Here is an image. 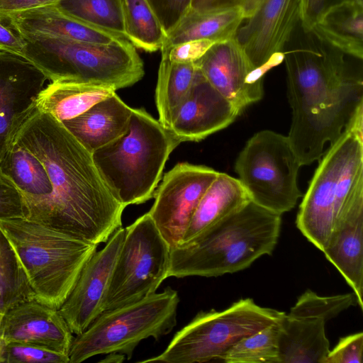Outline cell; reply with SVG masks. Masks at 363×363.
<instances>
[{"label":"cell","mask_w":363,"mask_h":363,"mask_svg":"<svg viewBox=\"0 0 363 363\" xmlns=\"http://www.w3.org/2000/svg\"><path fill=\"white\" fill-rule=\"evenodd\" d=\"M301 166L287 136L264 130L247 142L235 170L252 201L281 215L302 196L297 183Z\"/></svg>","instance_id":"9"},{"label":"cell","mask_w":363,"mask_h":363,"mask_svg":"<svg viewBox=\"0 0 363 363\" xmlns=\"http://www.w3.org/2000/svg\"><path fill=\"white\" fill-rule=\"evenodd\" d=\"M216 43L209 40H193L174 45L161 54L171 62L195 63Z\"/></svg>","instance_id":"38"},{"label":"cell","mask_w":363,"mask_h":363,"mask_svg":"<svg viewBox=\"0 0 363 363\" xmlns=\"http://www.w3.org/2000/svg\"><path fill=\"white\" fill-rule=\"evenodd\" d=\"M127 39L146 52L160 50L166 33L147 0H123Z\"/></svg>","instance_id":"30"},{"label":"cell","mask_w":363,"mask_h":363,"mask_svg":"<svg viewBox=\"0 0 363 363\" xmlns=\"http://www.w3.org/2000/svg\"><path fill=\"white\" fill-rule=\"evenodd\" d=\"M264 0H238L237 5L241 6L245 19L250 17Z\"/></svg>","instance_id":"43"},{"label":"cell","mask_w":363,"mask_h":363,"mask_svg":"<svg viewBox=\"0 0 363 363\" xmlns=\"http://www.w3.org/2000/svg\"><path fill=\"white\" fill-rule=\"evenodd\" d=\"M44 164L52 191L25 218L98 246L122 227L125 208L111 191L91 153L51 115L37 111L18 132Z\"/></svg>","instance_id":"1"},{"label":"cell","mask_w":363,"mask_h":363,"mask_svg":"<svg viewBox=\"0 0 363 363\" xmlns=\"http://www.w3.org/2000/svg\"><path fill=\"white\" fill-rule=\"evenodd\" d=\"M326 320L286 314L278 323L279 363H324L330 351Z\"/></svg>","instance_id":"22"},{"label":"cell","mask_w":363,"mask_h":363,"mask_svg":"<svg viewBox=\"0 0 363 363\" xmlns=\"http://www.w3.org/2000/svg\"><path fill=\"white\" fill-rule=\"evenodd\" d=\"M33 299L34 293L24 269L0 228V317L12 307Z\"/></svg>","instance_id":"29"},{"label":"cell","mask_w":363,"mask_h":363,"mask_svg":"<svg viewBox=\"0 0 363 363\" xmlns=\"http://www.w3.org/2000/svg\"><path fill=\"white\" fill-rule=\"evenodd\" d=\"M238 0H192L191 9L207 11L221 7L237 5Z\"/></svg>","instance_id":"42"},{"label":"cell","mask_w":363,"mask_h":363,"mask_svg":"<svg viewBox=\"0 0 363 363\" xmlns=\"http://www.w3.org/2000/svg\"><path fill=\"white\" fill-rule=\"evenodd\" d=\"M181 143L143 108H133L127 130L91 153L116 199L125 207L153 197L171 152Z\"/></svg>","instance_id":"4"},{"label":"cell","mask_w":363,"mask_h":363,"mask_svg":"<svg viewBox=\"0 0 363 363\" xmlns=\"http://www.w3.org/2000/svg\"><path fill=\"white\" fill-rule=\"evenodd\" d=\"M125 233V228H118L106 245L92 255L60 308V313L73 334L82 333L103 313L104 302Z\"/></svg>","instance_id":"15"},{"label":"cell","mask_w":363,"mask_h":363,"mask_svg":"<svg viewBox=\"0 0 363 363\" xmlns=\"http://www.w3.org/2000/svg\"><path fill=\"white\" fill-rule=\"evenodd\" d=\"M302 0H264L235 40L252 66L264 74L284 60L285 46L301 21Z\"/></svg>","instance_id":"13"},{"label":"cell","mask_w":363,"mask_h":363,"mask_svg":"<svg viewBox=\"0 0 363 363\" xmlns=\"http://www.w3.org/2000/svg\"><path fill=\"white\" fill-rule=\"evenodd\" d=\"M16 218H25L22 194L0 171V219Z\"/></svg>","instance_id":"37"},{"label":"cell","mask_w":363,"mask_h":363,"mask_svg":"<svg viewBox=\"0 0 363 363\" xmlns=\"http://www.w3.org/2000/svg\"><path fill=\"white\" fill-rule=\"evenodd\" d=\"M362 352L363 333L359 332L340 338L324 363H362Z\"/></svg>","instance_id":"36"},{"label":"cell","mask_w":363,"mask_h":363,"mask_svg":"<svg viewBox=\"0 0 363 363\" xmlns=\"http://www.w3.org/2000/svg\"><path fill=\"white\" fill-rule=\"evenodd\" d=\"M35 300L60 309L97 246L25 218L0 219Z\"/></svg>","instance_id":"5"},{"label":"cell","mask_w":363,"mask_h":363,"mask_svg":"<svg viewBox=\"0 0 363 363\" xmlns=\"http://www.w3.org/2000/svg\"><path fill=\"white\" fill-rule=\"evenodd\" d=\"M69 363V355L40 346L0 342V363Z\"/></svg>","instance_id":"34"},{"label":"cell","mask_w":363,"mask_h":363,"mask_svg":"<svg viewBox=\"0 0 363 363\" xmlns=\"http://www.w3.org/2000/svg\"><path fill=\"white\" fill-rule=\"evenodd\" d=\"M59 0H0V14L17 13L56 4Z\"/></svg>","instance_id":"41"},{"label":"cell","mask_w":363,"mask_h":363,"mask_svg":"<svg viewBox=\"0 0 363 363\" xmlns=\"http://www.w3.org/2000/svg\"><path fill=\"white\" fill-rule=\"evenodd\" d=\"M363 140L345 129L320 162L299 206L296 225L301 233L323 251L335 221V201L341 172Z\"/></svg>","instance_id":"11"},{"label":"cell","mask_w":363,"mask_h":363,"mask_svg":"<svg viewBox=\"0 0 363 363\" xmlns=\"http://www.w3.org/2000/svg\"><path fill=\"white\" fill-rule=\"evenodd\" d=\"M55 5L75 18L126 37L123 0H59Z\"/></svg>","instance_id":"31"},{"label":"cell","mask_w":363,"mask_h":363,"mask_svg":"<svg viewBox=\"0 0 363 363\" xmlns=\"http://www.w3.org/2000/svg\"><path fill=\"white\" fill-rule=\"evenodd\" d=\"M195 65L240 113L263 96L264 74L255 69L235 38L214 44Z\"/></svg>","instance_id":"16"},{"label":"cell","mask_w":363,"mask_h":363,"mask_svg":"<svg viewBox=\"0 0 363 363\" xmlns=\"http://www.w3.org/2000/svg\"><path fill=\"white\" fill-rule=\"evenodd\" d=\"M103 312L156 293L167 277L170 246L147 213L125 228Z\"/></svg>","instance_id":"10"},{"label":"cell","mask_w":363,"mask_h":363,"mask_svg":"<svg viewBox=\"0 0 363 363\" xmlns=\"http://www.w3.org/2000/svg\"><path fill=\"white\" fill-rule=\"evenodd\" d=\"M26 46L24 37L0 19V50L23 57Z\"/></svg>","instance_id":"40"},{"label":"cell","mask_w":363,"mask_h":363,"mask_svg":"<svg viewBox=\"0 0 363 363\" xmlns=\"http://www.w3.org/2000/svg\"><path fill=\"white\" fill-rule=\"evenodd\" d=\"M284 312L242 298L223 311H200L177 332L159 355L140 362L201 363L223 361L241 339L281 320Z\"/></svg>","instance_id":"8"},{"label":"cell","mask_w":363,"mask_h":363,"mask_svg":"<svg viewBox=\"0 0 363 363\" xmlns=\"http://www.w3.org/2000/svg\"><path fill=\"white\" fill-rule=\"evenodd\" d=\"M0 318H1V317H0Z\"/></svg>","instance_id":"44"},{"label":"cell","mask_w":363,"mask_h":363,"mask_svg":"<svg viewBox=\"0 0 363 363\" xmlns=\"http://www.w3.org/2000/svg\"><path fill=\"white\" fill-rule=\"evenodd\" d=\"M250 201L247 191L238 179L218 172L201 197L182 243L191 240L210 225L240 209Z\"/></svg>","instance_id":"25"},{"label":"cell","mask_w":363,"mask_h":363,"mask_svg":"<svg viewBox=\"0 0 363 363\" xmlns=\"http://www.w3.org/2000/svg\"><path fill=\"white\" fill-rule=\"evenodd\" d=\"M179 297L171 287L137 301L101 313L73 340L69 363L98 354L118 353L130 359L143 340H159L177 325Z\"/></svg>","instance_id":"7"},{"label":"cell","mask_w":363,"mask_h":363,"mask_svg":"<svg viewBox=\"0 0 363 363\" xmlns=\"http://www.w3.org/2000/svg\"><path fill=\"white\" fill-rule=\"evenodd\" d=\"M357 303L354 294L322 296L310 289L298 298L288 315L294 317H318L330 320Z\"/></svg>","instance_id":"33"},{"label":"cell","mask_w":363,"mask_h":363,"mask_svg":"<svg viewBox=\"0 0 363 363\" xmlns=\"http://www.w3.org/2000/svg\"><path fill=\"white\" fill-rule=\"evenodd\" d=\"M244 20V11L239 5L201 11L190 9L166 35L160 50L193 40H209L217 43L234 39Z\"/></svg>","instance_id":"23"},{"label":"cell","mask_w":363,"mask_h":363,"mask_svg":"<svg viewBox=\"0 0 363 363\" xmlns=\"http://www.w3.org/2000/svg\"><path fill=\"white\" fill-rule=\"evenodd\" d=\"M281 216L249 201L191 240L170 247L167 277H215L249 267L274 251Z\"/></svg>","instance_id":"3"},{"label":"cell","mask_w":363,"mask_h":363,"mask_svg":"<svg viewBox=\"0 0 363 363\" xmlns=\"http://www.w3.org/2000/svg\"><path fill=\"white\" fill-rule=\"evenodd\" d=\"M240 114L197 67L191 86L169 130L180 143L198 142L228 127Z\"/></svg>","instance_id":"18"},{"label":"cell","mask_w":363,"mask_h":363,"mask_svg":"<svg viewBox=\"0 0 363 363\" xmlns=\"http://www.w3.org/2000/svg\"><path fill=\"white\" fill-rule=\"evenodd\" d=\"M0 171L21 193L25 213L52 193L51 182L43 162L16 141L0 162Z\"/></svg>","instance_id":"27"},{"label":"cell","mask_w":363,"mask_h":363,"mask_svg":"<svg viewBox=\"0 0 363 363\" xmlns=\"http://www.w3.org/2000/svg\"><path fill=\"white\" fill-rule=\"evenodd\" d=\"M23 58L52 82L103 84L116 90L133 85L145 74L136 48L120 39L100 45L43 35H22Z\"/></svg>","instance_id":"6"},{"label":"cell","mask_w":363,"mask_h":363,"mask_svg":"<svg viewBox=\"0 0 363 363\" xmlns=\"http://www.w3.org/2000/svg\"><path fill=\"white\" fill-rule=\"evenodd\" d=\"M279 322L241 339L228 351L223 362L279 363Z\"/></svg>","instance_id":"32"},{"label":"cell","mask_w":363,"mask_h":363,"mask_svg":"<svg viewBox=\"0 0 363 363\" xmlns=\"http://www.w3.org/2000/svg\"><path fill=\"white\" fill-rule=\"evenodd\" d=\"M111 86L79 82H52L37 99V109L60 122L74 118L116 93Z\"/></svg>","instance_id":"26"},{"label":"cell","mask_w":363,"mask_h":363,"mask_svg":"<svg viewBox=\"0 0 363 363\" xmlns=\"http://www.w3.org/2000/svg\"><path fill=\"white\" fill-rule=\"evenodd\" d=\"M309 33L345 55L362 60L363 0L345 1L330 8Z\"/></svg>","instance_id":"24"},{"label":"cell","mask_w":363,"mask_h":363,"mask_svg":"<svg viewBox=\"0 0 363 363\" xmlns=\"http://www.w3.org/2000/svg\"><path fill=\"white\" fill-rule=\"evenodd\" d=\"M218 174L206 166L181 162L163 177L148 213L170 247L182 242L201 197Z\"/></svg>","instance_id":"12"},{"label":"cell","mask_w":363,"mask_h":363,"mask_svg":"<svg viewBox=\"0 0 363 363\" xmlns=\"http://www.w3.org/2000/svg\"><path fill=\"white\" fill-rule=\"evenodd\" d=\"M308 34L307 47L284 52L292 110L287 137L301 165L320 160L363 104L362 75L344 53Z\"/></svg>","instance_id":"2"},{"label":"cell","mask_w":363,"mask_h":363,"mask_svg":"<svg viewBox=\"0 0 363 363\" xmlns=\"http://www.w3.org/2000/svg\"><path fill=\"white\" fill-rule=\"evenodd\" d=\"M195 63L171 62L162 55L155 89L158 121L169 130L172 120L186 96L194 82Z\"/></svg>","instance_id":"28"},{"label":"cell","mask_w":363,"mask_h":363,"mask_svg":"<svg viewBox=\"0 0 363 363\" xmlns=\"http://www.w3.org/2000/svg\"><path fill=\"white\" fill-rule=\"evenodd\" d=\"M46 76L25 58L0 50V162L37 111Z\"/></svg>","instance_id":"14"},{"label":"cell","mask_w":363,"mask_h":363,"mask_svg":"<svg viewBox=\"0 0 363 363\" xmlns=\"http://www.w3.org/2000/svg\"><path fill=\"white\" fill-rule=\"evenodd\" d=\"M0 19L21 35H43L107 45L126 37L75 18L55 4L0 14Z\"/></svg>","instance_id":"20"},{"label":"cell","mask_w":363,"mask_h":363,"mask_svg":"<svg viewBox=\"0 0 363 363\" xmlns=\"http://www.w3.org/2000/svg\"><path fill=\"white\" fill-rule=\"evenodd\" d=\"M132 109L115 93L79 116L62 123L92 153L127 130Z\"/></svg>","instance_id":"21"},{"label":"cell","mask_w":363,"mask_h":363,"mask_svg":"<svg viewBox=\"0 0 363 363\" xmlns=\"http://www.w3.org/2000/svg\"><path fill=\"white\" fill-rule=\"evenodd\" d=\"M192 0H147L166 35L173 30L191 9Z\"/></svg>","instance_id":"35"},{"label":"cell","mask_w":363,"mask_h":363,"mask_svg":"<svg viewBox=\"0 0 363 363\" xmlns=\"http://www.w3.org/2000/svg\"><path fill=\"white\" fill-rule=\"evenodd\" d=\"M58 309L35 299L8 310L0 318V341L35 345L69 355L74 340Z\"/></svg>","instance_id":"19"},{"label":"cell","mask_w":363,"mask_h":363,"mask_svg":"<svg viewBox=\"0 0 363 363\" xmlns=\"http://www.w3.org/2000/svg\"><path fill=\"white\" fill-rule=\"evenodd\" d=\"M354 291L363 308V182L347 197L335 217L333 228L322 251Z\"/></svg>","instance_id":"17"},{"label":"cell","mask_w":363,"mask_h":363,"mask_svg":"<svg viewBox=\"0 0 363 363\" xmlns=\"http://www.w3.org/2000/svg\"><path fill=\"white\" fill-rule=\"evenodd\" d=\"M349 1L355 0H302L300 21L302 29L306 33L311 32L328 9Z\"/></svg>","instance_id":"39"}]
</instances>
